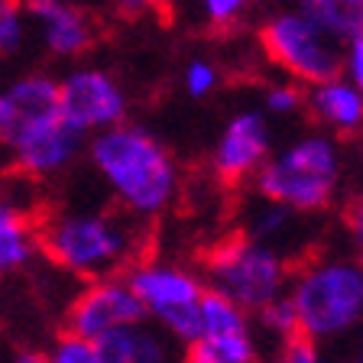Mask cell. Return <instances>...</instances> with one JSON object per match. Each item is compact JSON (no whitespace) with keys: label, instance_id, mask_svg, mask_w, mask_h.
Here are the masks:
<instances>
[{"label":"cell","instance_id":"cell-1","mask_svg":"<svg viewBox=\"0 0 363 363\" xmlns=\"http://www.w3.org/2000/svg\"><path fill=\"white\" fill-rule=\"evenodd\" d=\"M91 162L113 198L133 218H159L179 195V166L156 136L133 123L101 130L91 140Z\"/></svg>","mask_w":363,"mask_h":363},{"label":"cell","instance_id":"cell-2","mask_svg":"<svg viewBox=\"0 0 363 363\" xmlns=\"http://www.w3.org/2000/svg\"><path fill=\"white\" fill-rule=\"evenodd\" d=\"M36 243L59 269L78 279L123 276L133 263L143 259L146 227L140 218L98 211H68L43 220Z\"/></svg>","mask_w":363,"mask_h":363},{"label":"cell","instance_id":"cell-3","mask_svg":"<svg viewBox=\"0 0 363 363\" xmlns=\"http://www.w3.org/2000/svg\"><path fill=\"white\" fill-rule=\"evenodd\" d=\"M298 337L311 344L344 337L363 325V266L354 257H315L289 276Z\"/></svg>","mask_w":363,"mask_h":363},{"label":"cell","instance_id":"cell-4","mask_svg":"<svg viewBox=\"0 0 363 363\" xmlns=\"http://www.w3.org/2000/svg\"><path fill=\"white\" fill-rule=\"evenodd\" d=\"M340 175V152L328 136H305L257 169V191L295 214L325 211Z\"/></svg>","mask_w":363,"mask_h":363},{"label":"cell","instance_id":"cell-5","mask_svg":"<svg viewBox=\"0 0 363 363\" xmlns=\"http://www.w3.org/2000/svg\"><path fill=\"white\" fill-rule=\"evenodd\" d=\"M289 276L292 272L279 250L250 234L227 237L204 253V286L250 315L286 292Z\"/></svg>","mask_w":363,"mask_h":363},{"label":"cell","instance_id":"cell-6","mask_svg":"<svg viewBox=\"0 0 363 363\" xmlns=\"http://www.w3.org/2000/svg\"><path fill=\"white\" fill-rule=\"evenodd\" d=\"M123 279L130 282L133 295L143 305V315L172 340L191 344L201 325V298L208 292L204 279L195 269L159 259H140L133 263Z\"/></svg>","mask_w":363,"mask_h":363},{"label":"cell","instance_id":"cell-7","mask_svg":"<svg viewBox=\"0 0 363 363\" xmlns=\"http://www.w3.org/2000/svg\"><path fill=\"white\" fill-rule=\"evenodd\" d=\"M259 45L272 65L305 84L337 78L344 68V43L308 20L302 10L266 20L259 30Z\"/></svg>","mask_w":363,"mask_h":363},{"label":"cell","instance_id":"cell-8","mask_svg":"<svg viewBox=\"0 0 363 363\" xmlns=\"http://www.w3.org/2000/svg\"><path fill=\"white\" fill-rule=\"evenodd\" d=\"M82 140L84 136L68 127L59 111L16 121L4 136V143L13 152V166L30 179H49L68 169L82 152Z\"/></svg>","mask_w":363,"mask_h":363},{"label":"cell","instance_id":"cell-9","mask_svg":"<svg viewBox=\"0 0 363 363\" xmlns=\"http://www.w3.org/2000/svg\"><path fill=\"white\" fill-rule=\"evenodd\" d=\"M59 113L78 133H101L127 117V94L101 68H78L59 82Z\"/></svg>","mask_w":363,"mask_h":363},{"label":"cell","instance_id":"cell-10","mask_svg":"<svg viewBox=\"0 0 363 363\" xmlns=\"http://www.w3.org/2000/svg\"><path fill=\"white\" fill-rule=\"evenodd\" d=\"M143 305L123 276H101V279H88V286L68 305L65 331L84 340H98L107 331H117V328L143 321Z\"/></svg>","mask_w":363,"mask_h":363},{"label":"cell","instance_id":"cell-11","mask_svg":"<svg viewBox=\"0 0 363 363\" xmlns=\"http://www.w3.org/2000/svg\"><path fill=\"white\" fill-rule=\"evenodd\" d=\"M269 152V127L259 111H243L224 127L214 146V172L224 182H243L257 175Z\"/></svg>","mask_w":363,"mask_h":363},{"label":"cell","instance_id":"cell-12","mask_svg":"<svg viewBox=\"0 0 363 363\" xmlns=\"http://www.w3.org/2000/svg\"><path fill=\"white\" fill-rule=\"evenodd\" d=\"M26 13L39 23L43 30V43L52 55L72 59L91 49L94 43V26L78 7L65 4V0H26L23 4Z\"/></svg>","mask_w":363,"mask_h":363},{"label":"cell","instance_id":"cell-13","mask_svg":"<svg viewBox=\"0 0 363 363\" xmlns=\"http://www.w3.org/2000/svg\"><path fill=\"white\" fill-rule=\"evenodd\" d=\"M101 363H172V337L150 318L107 331L94 340Z\"/></svg>","mask_w":363,"mask_h":363},{"label":"cell","instance_id":"cell-14","mask_svg":"<svg viewBox=\"0 0 363 363\" xmlns=\"http://www.w3.org/2000/svg\"><path fill=\"white\" fill-rule=\"evenodd\" d=\"M305 104L311 107L318 121L337 133H360L363 130V94L340 75L311 84Z\"/></svg>","mask_w":363,"mask_h":363},{"label":"cell","instance_id":"cell-15","mask_svg":"<svg viewBox=\"0 0 363 363\" xmlns=\"http://www.w3.org/2000/svg\"><path fill=\"white\" fill-rule=\"evenodd\" d=\"M36 230L39 224L30 214L16 208L10 198H0V276L20 272L36 257Z\"/></svg>","mask_w":363,"mask_h":363},{"label":"cell","instance_id":"cell-16","mask_svg":"<svg viewBox=\"0 0 363 363\" xmlns=\"http://www.w3.org/2000/svg\"><path fill=\"white\" fill-rule=\"evenodd\" d=\"M185 363H259L257 350V334H224V337H211V334H198L189 344Z\"/></svg>","mask_w":363,"mask_h":363},{"label":"cell","instance_id":"cell-17","mask_svg":"<svg viewBox=\"0 0 363 363\" xmlns=\"http://www.w3.org/2000/svg\"><path fill=\"white\" fill-rule=\"evenodd\" d=\"M298 10L340 43L363 36V0H302Z\"/></svg>","mask_w":363,"mask_h":363},{"label":"cell","instance_id":"cell-18","mask_svg":"<svg viewBox=\"0 0 363 363\" xmlns=\"http://www.w3.org/2000/svg\"><path fill=\"white\" fill-rule=\"evenodd\" d=\"M259 321V328H266V331L272 334V337H279L282 344L292 337H298V318H295V305L292 298H289V292L276 295L272 302H266L259 311H253Z\"/></svg>","mask_w":363,"mask_h":363},{"label":"cell","instance_id":"cell-19","mask_svg":"<svg viewBox=\"0 0 363 363\" xmlns=\"http://www.w3.org/2000/svg\"><path fill=\"white\" fill-rule=\"evenodd\" d=\"M45 363H101V354L94 347V340H84L78 334L65 331L52 344V350L45 354Z\"/></svg>","mask_w":363,"mask_h":363},{"label":"cell","instance_id":"cell-20","mask_svg":"<svg viewBox=\"0 0 363 363\" xmlns=\"http://www.w3.org/2000/svg\"><path fill=\"white\" fill-rule=\"evenodd\" d=\"M26 36V7L20 0H0V52H13Z\"/></svg>","mask_w":363,"mask_h":363},{"label":"cell","instance_id":"cell-21","mask_svg":"<svg viewBox=\"0 0 363 363\" xmlns=\"http://www.w3.org/2000/svg\"><path fill=\"white\" fill-rule=\"evenodd\" d=\"M292 214L289 208H282V204H266V208H259V211H253V234L250 237H257V240L269 243L272 247V237H279L282 230H286L289 224H292Z\"/></svg>","mask_w":363,"mask_h":363},{"label":"cell","instance_id":"cell-22","mask_svg":"<svg viewBox=\"0 0 363 363\" xmlns=\"http://www.w3.org/2000/svg\"><path fill=\"white\" fill-rule=\"evenodd\" d=\"M218 84H220V75H218V68H214L211 62L198 59L185 68V91H189L191 98H208Z\"/></svg>","mask_w":363,"mask_h":363},{"label":"cell","instance_id":"cell-23","mask_svg":"<svg viewBox=\"0 0 363 363\" xmlns=\"http://www.w3.org/2000/svg\"><path fill=\"white\" fill-rule=\"evenodd\" d=\"M302 104H305V94L295 88V84H272V88L266 91V111L269 113L286 117V113H295Z\"/></svg>","mask_w":363,"mask_h":363},{"label":"cell","instance_id":"cell-24","mask_svg":"<svg viewBox=\"0 0 363 363\" xmlns=\"http://www.w3.org/2000/svg\"><path fill=\"white\" fill-rule=\"evenodd\" d=\"M247 7H250V0H201L204 16H208L214 26H227V23H234Z\"/></svg>","mask_w":363,"mask_h":363},{"label":"cell","instance_id":"cell-25","mask_svg":"<svg viewBox=\"0 0 363 363\" xmlns=\"http://www.w3.org/2000/svg\"><path fill=\"white\" fill-rule=\"evenodd\" d=\"M276 363H325V360L318 354V344H311V340H305V337H292L282 344Z\"/></svg>","mask_w":363,"mask_h":363},{"label":"cell","instance_id":"cell-26","mask_svg":"<svg viewBox=\"0 0 363 363\" xmlns=\"http://www.w3.org/2000/svg\"><path fill=\"white\" fill-rule=\"evenodd\" d=\"M344 65H347V82L363 94V36H354L344 52Z\"/></svg>","mask_w":363,"mask_h":363},{"label":"cell","instance_id":"cell-27","mask_svg":"<svg viewBox=\"0 0 363 363\" xmlns=\"http://www.w3.org/2000/svg\"><path fill=\"white\" fill-rule=\"evenodd\" d=\"M347 230H350V243H354L357 263L363 266V195L354 198V204L347 208Z\"/></svg>","mask_w":363,"mask_h":363},{"label":"cell","instance_id":"cell-28","mask_svg":"<svg viewBox=\"0 0 363 363\" xmlns=\"http://www.w3.org/2000/svg\"><path fill=\"white\" fill-rule=\"evenodd\" d=\"M123 16H143L146 10H159L166 0H113Z\"/></svg>","mask_w":363,"mask_h":363},{"label":"cell","instance_id":"cell-29","mask_svg":"<svg viewBox=\"0 0 363 363\" xmlns=\"http://www.w3.org/2000/svg\"><path fill=\"white\" fill-rule=\"evenodd\" d=\"M10 127H13V104H10L7 91H0V143L10 133Z\"/></svg>","mask_w":363,"mask_h":363},{"label":"cell","instance_id":"cell-30","mask_svg":"<svg viewBox=\"0 0 363 363\" xmlns=\"http://www.w3.org/2000/svg\"><path fill=\"white\" fill-rule=\"evenodd\" d=\"M10 363H45V354L43 350H20Z\"/></svg>","mask_w":363,"mask_h":363},{"label":"cell","instance_id":"cell-31","mask_svg":"<svg viewBox=\"0 0 363 363\" xmlns=\"http://www.w3.org/2000/svg\"><path fill=\"white\" fill-rule=\"evenodd\" d=\"M354 363H363V350H360V354H357V360Z\"/></svg>","mask_w":363,"mask_h":363}]
</instances>
